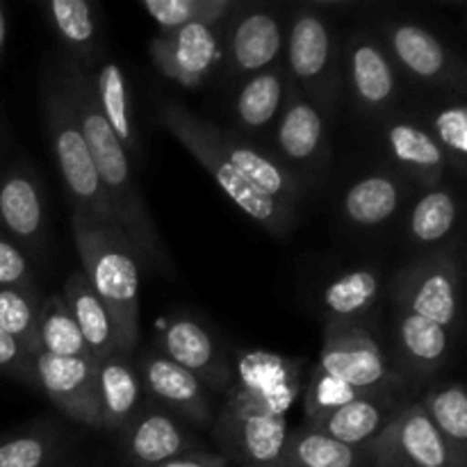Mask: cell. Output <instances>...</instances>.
I'll use <instances>...</instances> for the list:
<instances>
[{
  "instance_id": "6da1fadb",
  "label": "cell",
  "mask_w": 467,
  "mask_h": 467,
  "mask_svg": "<svg viewBox=\"0 0 467 467\" xmlns=\"http://www.w3.org/2000/svg\"><path fill=\"white\" fill-rule=\"evenodd\" d=\"M57 68L119 231L135 246L141 265H149L150 269H169V255L160 240L158 226L146 208L140 182L135 181L130 158L99 112L91 89V71L68 57L59 59Z\"/></svg>"
},
{
  "instance_id": "7a4b0ae2",
  "label": "cell",
  "mask_w": 467,
  "mask_h": 467,
  "mask_svg": "<svg viewBox=\"0 0 467 467\" xmlns=\"http://www.w3.org/2000/svg\"><path fill=\"white\" fill-rule=\"evenodd\" d=\"M71 228L82 272L112 319L119 354L132 356L140 345V255L117 226L73 217Z\"/></svg>"
},
{
  "instance_id": "3957f363",
  "label": "cell",
  "mask_w": 467,
  "mask_h": 467,
  "mask_svg": "<svg viewBox=\"0 0 467 467\" xmlns=\"http://www.w3.org/2000/svg\"><path fill=\"white\" fill-rule=\"evenodd\" d=\"M41 103H44L46 128H48L55 162L71 201L73 217H80L82 222L89 223L117 226L57 64L44 73Z\"/></svg>"
},
{
  "instance_id": "277c9868",
  "label": "cell",
  "mask_w": 467,
  "mask_h": 467,
  "mask_svg": "<svg viewBox=\"0 0 467 467\" xmlns=\"http://www.w3.org/2000/svg\"><path fill=\"white\" fill-rule=\"evenodd\" d=\"M285 71L296 94L308 99L324 119H331L340 103L342 50L331 16L315 12L310 5L296 9L287 21Z\"/></svg>"
},
{
  "instance_id": "5b68a950",
  "label": "cell",
  "mask_w": 467,
  "mask_h": 467,
  "mask_svg": "<svg viewBox=\"0 0 467 467\" xmlns=\"http://www.w3.org/2000/svg\"><path fill=\"white\" fill-rule=\"evenodd\" d=\"M160 121L162 126L199 160L201 167L214 178L219 190L228 196L249 219L258 226L269 231L272 235H287L296 223V210L269 199L263 192L255 190L246 178L233 169V164L214 149L203 130V119L196 117L192 109L181 103H164L160 108Z\"/></svg>"
},
{
  "instance_id": "8992f818",
  "label": "cell",
  "mask_w": 467,
  "mask_h": 467,
  "mask_svg": "<svg viewBox=\"0 0 467 467\" xmlns=\"http://www.w3.org/2000/svg\"><path fill=\"white\" fill-rule=\"evenodd\" d=\"M290 424L242 397L226 392L213 422L219 454L240 467H267L281 463Z\"/></svg>"
},
{
  "instance_id": "52a82bcc",
  "label": "cell",
  "mask_w": 467,
  "mask_h": 467,
  "mask_svg": "<svg viewBox=\"0 0 467 467\" xmlns=\"http://www.w3.org/2000/svg\"><path fill=\"white\" fill-rule=\"evenodd\" d=\"M395 313L415 315L454 333L461 317V265L431 254L404 265L390 285Z\"/></svg>"
},
{
  "instance_id": "ba28073f",
  "label": "cell",
  "mask_w": 467,
  "mask_h": 467,
  "mask_svg": "<svg viewBox=\"0 0 467 467\" xmlns=\"http://www.w3.org/2000/svg\"><path fill=\"white\" fill-rule=\"evenodd\" d=\"M358 392L401 390L404 379L392 369L381 342L365 324H324V340L315 365Z\"/></svg>"
},
{
  "instance_id": "9c48e42d",
  "label": "cell",
  "mask_w": 467,
  "mask_h": 467,
  "mask_svg": "<svg viewBox=\"0 0 467 467\" xmlns=\"http://www.w3.org/2000/svg\"><path fill=\"white\" fill-rule=\"evenodd\" d=\"M369 467H467L429 422L418 401H406L365 447Z\"/></svg>"
},
{
  "instance_id": "30bf717a",
  "label": "cell",
  "mask_w": 467,
  "mask_h": 467,
  "mask_svg": "<svg viewBox=\"0 0 467 467\" xmlns=\"http://www.w3.org/2000/svg\"><path fill=\"white\" fill-rule=\"evenodd\" d=\"M342 82L368 119H388L400 99V71L381 39L368 30L351 32L342 50Z\"/></svg>"
},
{
  "instance_id": "8fae6325",
  "label": "cell",
  "mask_w": 467,
  "mask_h": 467,
  "mask_svg": "<svg viewBox=\"0 0 467 467\" xmlns=\"http://www.w3.org/2000/svg\"><path fill=\"white\" fill-rule=\"evenodd\" d=\"M287 23L269 5L242 3L228 21L226 39H222V62L228 76H255L281 62L285 50Z\"/></svg>"
},
{
  "instance_id": "7c38bea8",
  "label": "cell",
  "mask_w": 467,
  "mask_h": 467,
  "mask_svg": "<svg viewBox=\"0 0 467 467\" xmlns=\"http://www.w3.org/2000/svg\"><path fill=\"white\" fill-rule=\"evenodd\" d=\"M306 360L263 349L240 351L233 363V383L226 392L272 415L287 418L304 390Z\"/></svg>"
},
{
  "instance_id": "4fadbf2b",
  "label": "cell",
  "mask_w": 467,
  "mask_h": 467,
  "mask_svg": "<svg viewBox=\"0 0 467 467\" xmlns=\"http://www.w3.org/2000/svg\"><path fill=\"white\" fill-rule=\"evenodd\" d=\"M400 73L420 85L447 87L463 80V62L441 36L415 21L390 18L379 36Z\"/></svg>"
},
{
  "instance_id": "5bb4252c",
  "label": "cell",
  "mask_w": 467,
  "mask_h": 467,
  "mask_svg": "<svg viewBox=\"0 0 467 467\" xmlns=\"http://www.w3.org/2000/svg\"><path fill=\"white\" fill-rule=\"evenodd\" d=\"M272 150L304 181L306 187L310 181L322 178L328 169V121L308 99L296 94L295 89L287 96L285 108L274 126Z\"/></svg>"
},
{
  "instance_id": "9a60e30c",
  "label": "cell",
  "mask_w": 467,
  "mask_h": 467,
  "mask_svg": "<svg viewBox=\"0 0 467 467\" xmlns=\"http://www.w3.org/2000/svg\"><path fill=\"white\" fill-rule=\"evenodd\" d=\"M203 130L208 140L213 141L214 149L233 164L242 178L251 182L258 192H263L269 199L278 201L283 205H290L296 210V205L304 201L308 187L304 185L299 176L290 167L281 162L274 155V150L260 149L251 144L244 135L231 128H222L217 123L203 119Z\"/></svg>"
},
{
  "instance_id": "2e32d148",
  "label": "cell",
  "mask_w": 467,
  "mask_h": 467,
  "mask_svg": "<svg viewBox=\"0 0 467 467\" xmlns=\"http://www.w3.org/2000/svg\"><path fill=\"white\" fill-rule=\"evenodd\" d=\"M153 351L194 374L213 395H226L231 388L233 365L228 363L213 333L199 319L187 315L169 319L155 340Z\"/></svg>"
},
{
  "instance_id": "e0dca14e",
  "label": "cell",
  "mask_w": 467,
  "mask_h": 467,
  "mask_svg": "<svg viewBox=\"0 0 467 467\" xmlns=\"http://www.w3.org/2000/svg\"><path fill=\"white\" fill-rule=\"evenodd\" d=\"M150 59L169 80L194 89L222 62V30L190 23L171 32H158L149 46Z\"/></svg>"
},
{
  "instance_id": "ac0fdd59",
  "label": "cell",
  "mask_w": 467,
  "mask_h": 467,
  "mask_svg": "<svg viewBox=\"0 0 467 467\" xmlns=\"http://www.w3.org/2000/svg\"><path fill=\"white\" fill-rule=\"evenodd\" d=\"M146 400L162 406L164 410L181 418L185 424L213 427L217 406L213 392L187 369L178 368L158 351H146L137 363Z\"/></svg>"
},
{
  "instance_id": "d6986e66",
  "label": "cell",
  "mask_w": 467,
  "mask_h": 467,
  "mask_svg": "<svg viewBox=\"0 0 467 467\" xmlns=\"http://www.w3.org/2000/svg\"><path fill=\"white\" fill-rule=\"evenodd\" d=\"M36 390L44 392L53 406L71 422L99 429V401H96V360L59 358V356L35 354Z\"/></svg>"
},
{
  "instance_id": "ffe728a7",
  "label": "cell",
  "mask_w": 467,
  "mask_h": 467,
  "mask_svg": "<svg viewBox=\"0 0 467 467\" xmlns=\"http://www.w3.org/2000/svg\"><path fill=\"white\" fill-rule=\"evenodd\" d=\"M196 447L199 441L187 424L153 401H146L121 431L123 459L130 467H158Z\"/></svg>"
},
{
  "instance_id": "44dd1931",
  "label": "cell",
  "mask_w": 467,
  "mask_h": 467,
  "mask_svg": "<svg viewBox=\"0 0 467 467\" xmlns=\"http://www.w3.org/2000/svg\"><path fill=\"white\" fill-rule=\"evenodd\" d=\"M404 404L401 390H374L304 424L315 431L327 433L328 438L342 445L365 450Z\"/></svg>"
},
{
  "instance_id": "7402d4cb",
  "label": "cell",
  "mask_w": 467,
  "mask_h": 467,
  "mask_svg": "<svg viewBox=\"0 0 467 467\" xmlns=\"http://www.w3.org/2000/svg\"><path fill=\"white\" fill-rule=\"evenodd\" d=\"M0 226L12 242L36 249L46 235L44 187L35 169L27 164L9 167L0 176Z\"/></svg>"
},
{
  "instance_id": "603a6c76",
  "label": "cell",
  "mask_w": 467,
  "mask_h": 467,
  "mask_svg": "<svg viewBox=\"0 0 467 467\" xmlns=\"http://www.w3.org/2000/svg\"><path fill=\"white\" fill-rule=\"evenodd\" d=\"M386 149L392 162L400 169V176L418 182L424 190L442 185L447 173V160L441 146L431 137L424 121L410 117H388L386 119Z\"/></svg>"
},
{
  "instance_id": "cb8c5ba5",
  "label": "cell",
  "mask_w": 467,
  "mask_h": 467,
  "mask_svg": "<svg viewBox=\"0 0 467 467\" xmlns=\"http://www.w3.org/2000/svg\"><path fill=\"white\" fill-rule=\"evenodd\" d=\"M96 401H99V429L121 433L144 409L146 392L140 369L132 356L114 351L96 363Z\"/></svg>"
},
{
  "instance_id": "d4e9b609",
  "label": "cell",
  "mask_w": 467,
  "mask_h": 467,
  "mask_svg": "<svg viewBox=\"0 0 467 467\" xmlns=\"http://www.w3.org/2000/svg\"><path fill=\"white\" fill-rule=\"evenodd\" d=\"M386 295V274L372 265L345 269L319 295L324 324H365Z\"/></svg>"
},
{
  "instance_id": "484cf974",
  "label": "cell",
  "mask_w": 467,
  "mask_h": 467,
  "mask_svg": "<svg viewBox=\"0 0 467 467\" xmlns=\"http://www.w3.org/2000/svg\"><path fill=\"white\" fill-rule=\"evenodd\" d=\"M290 91V78L281 62L244 78L233 105L237 132L246 137L274 130Z\"/></svg>"
},
{
  "instance_id": "4316f807",
  "label": "cell",
  "mask_w": 467,
  "mask_h": 467,
  "mask_svg": "<svg viewBox=\"0 0 467 467\" xmlns=\"http://www.w3.org/2000/svg\"><path fill=\"white\" fill-rule=\"evenodd\" d=\"M406 199V181L395 171H372L356 178L342 196L347 223L363 231L381 228L400 213Z\"/></svg>"
},
{
  "instance_id": "83f0119b",
  "label": "cell",
  "mask_w": 467,
  "mask_h": 467,
  "mask_svg": "<svg viewBox=\"0 0 467 467\" xmlns=\"http://www.w3.org/2000/svg\"><path fill=\"white\" fill-rule=\"evenodd\" d=\"M41 12L67 53L64 57L85 68L99 62V23L89 0H46Z\"/></svg>"
},
{
  "instance_id": "f1b7e54d",
  "label": "cell",
  "mask_w": 467,
  "mask_h": 467,
  "mask_svg": "<svg viewBox=\"0 0 467 467\" xmlns=\"http://www.w3.org/2000/svg\"><path fill=\"white\" fill-rule=\"evenodd\" d=\"M395 317L397 349L406 372L420 379H429L441 372L451 351L454 333L415 315L395 313Z\"/></svg>"
},
{
  "instance_id": "f546056e",
  "label": "cell",
  "mask_w": 467,
  "mask_h": 467,
  "mask_svg": "<svg viewBox=\"0 0 467 467\" xmlns=\"http://www.w3.org/2000/svg\"><path fill=\"white\" fill-rule=\"evenodd\" d=\"M62 296L67 301L68 310H71L73 319H76V327L80 331L82 340H85L87 349H89L91 358L96 363L112 356L114 351H119L117 336H114V327L108 315V308L99 299L94 287L89 285L82 269L71 272V276L67 278V283L62 287Z\"/></svg>"
},
{
  "instance_id": "4dcf8cb0",
  "label": "cell",
  "mask_w": 467,
  "mask_h": 467,
  "mask_svg": "<svg viewBox=\"0 0 467 467\" xmlns=\"http://www.w3.org/2000/svg\"><path fill=\"white\" fill-rule=\"evenodd\" d=\"M459 226V199L447 185L424 190L406 219V240L418 249H436Z\"/></svg>"
},
{
  "instance_id": "1f68e13d",
  "label": "cell",
  "mask_w": 467,
  "mask_h": 467,
  "mask_svg": "<svg viewBox=\"0 0 467 467\" xmlns=\"http://www.w3.org/2000/svg\"><path fill=\"white\" fill-rule=\"evenodd\" d=\"M91 89H94L96 105L100 117L109 126L128 158L137 155L140 140H137L135 123L130 114V96H128L126 73L117 62H96V71L91 73Z\"/></svg>"
},
{
  "instance_id": "d6a6232c",
  "label": "cell",
  "mask_w": 467,
  "mask_h": 467,
  "mask_svg": "<svg viewBox=\"0 0 467 467\" xmlns=\"http://www.w3.org/2000/svg\"><path fill=\"white\" fill-rule=\"evenodd\" d=\"M281 465L285 467H369L365 450L342 445L327 433L301 427L290 429Z\"/></svg>"
},
{
  "instance_id": "836d02e7",
  "label": "cell",
  "mask_w": 467,
  "mask_h": 467,
  "mask_svg": "<svg viewBox=\"0 0 467 467\" xmlns=\"http://www.w3.org/2000/svg\"><path fill=\"white\" fill-rule=\"evenodd\" d=\"M442 441L467 461V392L461 383L447 381L429 388L418 400Z\"/></svg>"
},
{
  "instance_id": "e575fe53",
  "label": "cell",
  "mask_w": 467,
  "mask_h": 467,
  "mask_svg": "<svg viewBox=\"0 0 467 467\" xmlns=\"http://www.w3.org/2000/svg\"><path fill=\"white\" fill-rule=\"evenodd\" d=\"M36 340H39V351L44 354L59 356V358H91L62 292L39 301Z\"/></svg>"
},
{
  "instance_id": "d590c367",
  "label": "cell",
  "mask_w": 467,
  "mask_h": 467,
  "mask_svg": "<svg viewBox=\"0 0 467 467\" xmlns=\"http://www.w3.org/2000/svg\"><path fill=\"white\" fill-rule=\"evenodd\" d=\"M62 445L64 433L57 427L36 424L0 441V467H53Z\"/></svg>"
},
{
  "instance_id": "8d00e7d4",
  "label": "cell",
  "mask_w": 467,
  "mask_h": 467,
  "mask_svg": "<svg viewBox=\"0 0 467 467\" xmlns=\"http://www.w3.org/2000/svg\"><path fill=\"white\" fill-rule=\"evenodd\" d=\"M39 301V290L0 287V328L16 337L32 356L39 351V340H36Z\"/></svg>"
},
{
  "instance_id": "74e56055",
  "label": "cell",
  "mask_w": 467,
  "mask_h": 467,
  "mask_svg": "<svg viewBox=\"0 0 467 467\" xmlns=\"http://www.w3.org/2000/svg\"><path fill=\"white\" fill-rule=\"evenodd\" d=\"M441 146L447 160V167L454 169L459 176L465 173L467 162V108L465 103H445L433 112L429 123H424Z\"/></svg>"
},
{
  "instance_id": "f35d334b",
  "label": "cell",
  "mask_w": 467,
  "mask_h": 467,
  "mask_svg": "<svg viewBox=\"0 0 467 467\" xmlns=\"http://www.w3.org/2000/svg\"><path fill=\"white\" fill-rule=\"evenodd\" d=\"M365 395V392L354 390V388L345 386L337 379L328 377L322 369L315 368L310 372L308 383H306L304 392V422H310L315 418H322V415L331 413V410L340 409V406L349 404L356 397Z\"/></svg>"
},
{
  "instance_id": "ab89813d",
  "label": "cell",
  "mask_w": 467,
  "mask_h": 467,
  "mask_svg": "<svg viewBox=\"0 0 467 467\" xmlns=\"http://www.w3.org/2000/svg\"><path fill=\"white\" fill-rule=\"evenodd\" d=\"M201 5L203 0H144L141 9L149 14L160 32H171L190 23H199Z\"/></svg>"
},
{
  "instance_id": "60d3db41",
  "label": "cell",
  "mask_w": 467,
  "mask_h": 467,
  "mask_svg": "<svg viewBox=\"0 0 467 467\" xmlns=\"http://www.w3.org/2000/svg\"><path fill=\"white\" fill-rule=\"evenodd\" d=\"M0 374L21 381L23 386H30L36 390L35 374V356L21 345L14 336L0 328Z\"/></svg>"
},
{
  "instance_id": "b9f144b4",
  "label": "cell",
  "mask_w": 467,
  "mask_h": 467,
  "mask_svg": "<svg viewBox=\"0 0 467 467\" xmlns=\"http://www.w3.org/2000/svg\"><path fill=\"white\" fill-rule=\"evenodd\" d=\"M0 287L36 290L35 274L16 242L0 237Z\"/></svg>"
},
{
  "instance_id": "7bdbcfd3",
  "label": "cell",
  "mask_w": 467,
  "mask_h": 467,
  "mask_svg": "<svg viewBox=\"0 0 467 467\" xmlns=\"http://www.w3.org/2000/svg\"><path fill=\"white\" fill-rule=\"evenodd\" d=\"M158 467H231V463L219 451H205L196 447V450L185 451V454L176 456V459Z\"/></svg>"
},
{
  "instance_id": "ee69618b",
  "label": "cell",
  "mask_w": 467,
  "mask_h": 467,
  "mask_svg": "<svg viewBox=\"0 0 467 467\" xmlns=\"http://www.w3.org/2000/svg\"><path fill=\"white\" fill-rule=\"evenodd\" d=\"M5 44H7V14H5L3 5H0V59H3Z\"/></svg>"
},
{
  "instance_id": "f6af8a7d",
  "label": "cell",
  "mask_w": 467,
  "mask_h": 467,
  "mask_svg": "<svg viewBox=\"0 0 467 467\" xmlns=\"http://www.w3.org/2000/svg\"><path fill=\"white\" fill-rule=\"evenodd\" d=\"M267 467H285V465H281V463H276V465H267Z\"/></svg>"
}]
</instances>
